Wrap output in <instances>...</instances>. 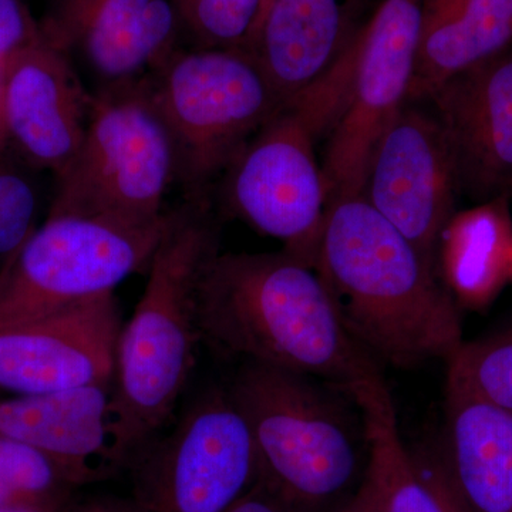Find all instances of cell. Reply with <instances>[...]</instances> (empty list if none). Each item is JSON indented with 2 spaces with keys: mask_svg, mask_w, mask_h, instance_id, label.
<instances>
[{
  "mask_svg": "<svg viewBox=\"0 0 512 512\" xmlns=\"http://www.w3.org/2000/svg\"><path fill=\"white\" fill-rule=\"evenodd\" d=\"M202 345L220 355L301 373L350 397L384 380L346 330L312 266L279 252L217 254L198 296Z\"/></svg>",
  "mask_w": 512,
  "mask_h": 512,
  "instance_id": "6da1fadb",
  "label": "cell"
},
{
  "mask_svg": "<svg viewBox=\"0 0 512 512\" xmlns=\"http://www.w3.org/2000/svg\"><path fill=\"white\" fill-rule=\"evenodd\" d=\"M220 232L207 197L168 211L146 288L117 340L107 417L113 473L177 414L202 345L198 296L205 268L220 254Z\"/></svg>",
  "mask_w": 512,
  "mask_h": 512,
  "instance_id": "7a4b0ae2",
  "label": "cell"
},
{
  "mask_svg": "<svg viewBox=\"0 0 512 512\" xmlns=\"http://www.w3.org/2000/svg\"><path fill=\"white\" fill-rule=\"evenodd\" d=\"M315 269L346 330L377 362L447 363L463 345L460 306L436 265L363 195L326 211Z\"/></svg>",
  "mask_w": 512,
  "mask_h": 512,
  "instance_id": "3957f363",
  "label": "cell"
},
{
  "mask_svg": "<svg viewBox=\"0 0 512 512\" xmlns=\"http://www.w3.org/2000/svg\"><path fill=\"white\" fill-rule=\"evenodd\" d=\"M227 387L266 490L296 512H323L352 490L369 444L362 410L348 393L256 363H242Z\"/></svg>",
  "mask_w": 512,
  "mask_h": 512,
  "instance_id": "277c9868",
  "label": "cell"
},
{
  "mask_svg": "<svg viewBox=\"0 0 512 512\" xmlns=\"http://www.w3.org/2000/svg\"><path fill=\"white\" fill-rule=\"evenodd\" d=\"M352 74L349 43L329 72L276 111L225 171L229 210L312 268L328 211L316 144L338 121Z\"/></svg>",
  "mask_w": 512,
  "mask_h": 512,
  "instance_id": "5b68a950",
  "label": "cell"
},
{
  "mask_svg": "<svg viewBox=\"0 0 512 512\" xmlns=\"http://www.w3.org/2000/svg\"><path fill=\"white\" fill-rule=\"evenodd\" d=\"M56 180L49 214L127 227L164 220L165 194L177 181V156L150 77L93 94L82 144Z\"/></svg>",
  "mask_w": 512,
  "mask_h": 512,
  "instance_id": "8992f818",
  "label": "cell"
},
{
  "mask_svg": "<svg viewBox=\"0 0 512 512\" xmlns=\"http://www.w3.org/2000/svg\"><path fill=\"white\" fill-rule=\"evenodd\" d=\"M148 77L187 198L207 197L212 180L284 106L248 50H174Z\"/></svg>",
  "mask_w": 512,
  "mask_h": 512,
  "instance_id": "52a82bcc",
  "label": "cell"
},
{
  "mask_svg": "<svg viewBox=\"0 0 512 512\" xmlns=\"http://www.w3.org/2000/svg\"><path fill=\"white\" fill-rule=\"evenodd\" d=\"M167 215L148 227L47 215L0 266V328L114 293L147 272Z\"/></svg>",
  "mask_w": 512,
  "mask_h": 512,
  "instance_id": "ba28073f",
  "label": "cell"
},
{
  "mask_svg": "<svg viewBox=\"0 0 512 512\" xmlns=\"http://www.w3.org/2000/svg\"><path fill=\"white\" fill-rule=\"evenodd\" d=\"M126 468L136 512H227L258 477L247 423L221 386L191 399Z\"/></svg>",
  "mask_w": 512,
  "mask_h": 512,
  "instance_id": "9c48e42d",
  "label": "cell"
},
{
  "mask_svg": "<svg viewBox=\"0 0 512 512\" xmlns=\"http://www.w3.org/2000/svg\"><path fill=\"white\" fill-rule=\"evenodd\" d=\"M419 30L420 0H382L350 40L349 96L322 161L328 208L362 195L377 144L409 100Z\"/></svg>",
  "mask_w": 512,
  "mask_h": 512,
  "instance_id": "30bf717a",
  "label": "cell"
},
{
  "mask_svg": "<svg viewBox=\"0 0 512 512\" xmlns=\"http://www.w3.org/2000/svg\"><path fill=\"white\" fill-rule=\"evenodd\" d=\"M458 194L436 111L424 109L421 100H407L377 144L363 197L436 265L441 232L456 214Z\"/></svg>",
  "mask_w": 512,
  "mask_h": 512,
  "instance_id": "8fae6325",
  "label": "cell"
},
{
  "mask_svg": "<svg viewBox=\"0 0 512 512\" xmlns=\"http://www.w3.org/2000/svg\"><path fill=\"white\" fill-rule=\"evenodd\" d=\"M121 322L114 293L0 328V396L110 387Z\"/></svg>",
  "mask_w": 512,
  "mask_h": 512,
  "instance_id": "7c38bea8",
  "label": "cell"
},
{
  "mask_svg": "<svg viewBox=\"0 0 512 512\" xmlns=\"http://www.w3.org/2000/svg\"><path fill=\"white\" fill-rule=\"evenodd\" d=\"M474 204L512 200V45L441 84L429 99Z\"/></svg>",
  "mask_w": 512,
  "mask_h": 512,
  "instance_id": "4fadbf2b",
  "label": "cell"
},
{
  "mask_svg": "<svg viewBox=\"0 0 512 512\" xmlns=\"http://www.w3.org/2000/svg\"><path fill=\"white\" fill-rule=\"evenodd\" d=\"M40 29L110 86L160 66L175 50L180 22L171 0H52Z\"/></svg>",
  "mask_w": 512,
  "mask_h": 512,
  "instance_id": "5bb4252c",
  "label": "cell"
},
{
  "mask_svg": "<svg viewBox=\"0 0 512 512\" xmlns=\"http://www.w3.org/2000/svg\"><path fill=\"white\" fill-rule=\"evenodd\" d=\"M0 79L8 146L59 174L82 144L93 97L72 59L43 39L13 57Z\"/></svg>",
  "mask_w": 512,
  "mask_h": 512,
  "instance_id": "9a60e30c",
  "label": "cell"
},
{
  "mask_svg": "<svg viewBox=\"0 0 512 512\" xmlns=\"http://www.w3.org/2000/svg\"><path fill=\"white\" fill-rule=\"evenodd\" d=\"M357 0H272L249 46L282 104L329 72L357 29Z\"/></svg>",
  "mask_w": 512,
  "mask_h": 512,
  "instance_id": "2e32d148",
  "label": "cell"
},
{
  "mask_svg": "<svg viewBox=\"0 0 512 512\" xmlns=\"http://www.w3.org/2000/svg\"><path fill=\"white\" fill-rule=\"evenodd\" d=\"M110 387L39 396H0V437L28 444L90 481L107 466Z\"/></svg>",
  "mask_w": 512,
  "mask_h": 512,
  "instance_id": "e0dca14e",
  "label": "cell"
},
{
  "mask_svg": "<svg viewBox=\"0 0 512 512\" xmlns=\"http://www.w3.org/2000/svg\"><path fill=\"white\" fill-rule=\"evenodd\" d=\"M446 464L471 512H512V413L446 384Z\"/></svg>",
  "mask_w": 512,
  "mask_h": 512,
  "instance_id": "ac0fdd59",
  "label": "cell"
},
{
  "mask_svg": "<svg viewBox=\"0 0 512 512\" xmlns=\"http://www.w3.org/2000/svg\"><path fill=\"white\" fill-rule=\"evenodd\" d=\"M512 45V0H420L409 100H429L450 77Z\"/></svg>",
  "mask_w": 512,
  "mask_h": 512,
  "instance_id": "d6986e66",
  "label": "cell"
},
{
  "mask_svg": "<svg viewBox=\"0 0 512 512\" xmlns=\"http://www.w3.org/2000/svg\"><path fill=\"white\" fill-rule=\"evenodd\" d=\"M511 200L476 204L456 212L441 232V281L458 306L483 309L511 278Z\"/></svg>",
  "mask_w": 512,
  "mask_h": 512,
  "instance_id": "ffe728a7",
  "label": "cell"
},
{
  "mask_svg": "<svg viewBox=\"0 0 512 512\" xmlns=\"http://www.w3.org/2000/svg\"><path fill=\"white\" fill-rule=\"evenodd\" d=\"M366 424V476L375 485L382 512H446L439 495L417 467L400 436L399 421L386 382L353 394Z\"/></svg>",
  "mask_w": 512,
  "mask_h": 512,
  "instance_id": "44dd1931",
  "label": "cell"
},
{
  "mask_svg": "<svg viewBox=\"0 0 512 512\" xmlns=\"http://www.w3.org/2000/svg\"><path fill=\"white\" fill-rule=\"evenodd\" d=\"M447 386L467 390L512 413V326L464 342L447 362Z\"/></svg>",
  "mask_w": 512,
  "mask_h": 512,
  "instance_id": "7402d4cb",
  "label": "cell"
},
{
  "mask_svg": "<svg viewBox=\"0 0 512 512\" xmlns=\"http://www.w3.org/2000/svg\"><path fill=\"white\" fill-rule=\"evenodd\" d=\"M180 28L195 49L248 50L261 20L264 0H171Z\"/></svg>",
  "mask_w": 512,
  "mask_h": 512,
  "instance_id": "603a6c76",
  "label": "cell"
},
{
  "mask_svg": "<svg viewBox=\"0 0 512 512\" xmlns=\"http://www.w3.org/2000/svg\"><path fill=\"white\" fill-rule=\"evenodd\" d=\"M36 192L29 178L0 148V256L15 251L32 232L36 217Z\"/></svg>",
  "mask_w": 512,
  "mask_h": 512,
  "instance_id": "cb8c5ba5",
  "label": "cell"
},
{
  "mask_svg": "<svg viewBox=\"0 0 512 512\" xmlns=\"http://www.w3.org/2000/svg\"><path fill=\"white\" fill-rule=\"evenodd\" d=\"M42 40L40 23L23 0H0V72L13 57Z\"/></svg>",
  "mask_w": 512,
  "mask_h": 512,
  "instance_id": "d4e9b609",
  "label": "cell"
},
{
  "mask_svg": "<svg viewBox=\"0 0 512 512\" xmlns=\"http://www.w3.org/2000/svg\"><path fill=\"white\" fill-rule=\"evenodd\" d=\"M419 467L420 473L429 481L433 490L439 495L441 504L446 512H471L468 510L461 495L458 494L456 485L451 480L444 461L436 456H413Z\"/></svg>",
  "mask_w": 512,
  "mask_h": 512,
  "instance_id": "484cf974",
  "label": "cell"
},
{
  "mask_svg": "<svg viewBox=\"0 0 512 512\" xmlns=\"http://www.w3.org/2000/svg\"><path fill=\"white\" fill-rule=\"evenodd\" d=\"M227 512H296L258 481Z\"/></svg>",
  "mask_w": 512,
  "mask_h": 512,
  "instance_id": "4316f807",
  "label": "cell"
},
{
  "mask_svg": "<svg viewBox=\"0 0 512 512\" xmlns=\"http://www.w3.org/2000/svg\"><path fill=\"white\" fill-rule=\"evenodd\" d=\"M60 512H136L130 497L116 495H94L80 501H70Z\"/></svg>",
  "mask_w": 512,
  "mask_h": 512,
  "instance_id": "83f0119b",
  "label": "cell"
},
{
  "mask_svg": "<svg viewBox=\"0 0 512 512\" xmlns=\"http://www.w3.org/2000/svg\"><path fill=\"white\" fill-rule=\"evenodd\" d=\"M339 512H382L379 495L372 480L366 476V471L362 483L356 488L352 497L342 505Z\"/></svg>",
  "mask_w": 512,
  "mask_h": 512,
  "instance_id": "f1b7e54d",
  "label": "cell"
},
{
  "mask_svg": "<svg viewBox=\"0 0 512 512\" xmlns=\"http://www.w3.org/2000/svg\"><path fill=\"white\" fill-rule=\"evenodd\" d=\"M64 505H32V504H13L2 505L0 512H60Z\"/></svg>",
  "mask_w": 512,
  "mask_h": 512,
  "instance_id": "f546056e",
  "label": "cell"
},
{
  "mask_svg": "<svg viewBox=\"0 0 512 512\" xmlns=\"http://www.w3.org/2000/svg\"><path fill=\"white\" fill-rule=\"evenodd\" d=\"M8 141H6L5 123H3V94H2V79H0V148L6 150Z\"/></svg>",
  "mask_w": 512,
  "mask_h": 512,
  "instance_id": "4dcf8cb0",
  "label": "cell"
},
{
  "mask_svg": "<svg viewBox=\"0 0 512 512\" xmlns=\"http://www.w3.org/2000/svg\"><path fill=\"white\" fill-rule=\"evenodd\" d=\"M271 3H272V0H264V8H262V15H261V20H259V25H261V22H262V19H264L266 10L269 9V6H271ZM259 25H258V28H259ZM256 30H258V29H256ZM252 40H254V39H252Z\"/></svg>",
  "mask_w": 512,
  "mask_h": 512,
  "instance_id": "1f68e13d",
  "label": "cell"
},
{
  "mask_svg": "<svg viewBox=\"0 0 512 512\" xmlns=\"http://www.w3.org/2000/svg\"><path fill=\"white\" fill-rule=\"evenodd\" d=\"M511 278H512V255H511Z\"/></svg>",
  "mask_w": 512,
  "mask_h": 512,
  "instance_id": "d6a6232c",
  "label": "cell"
}]
</instances>
